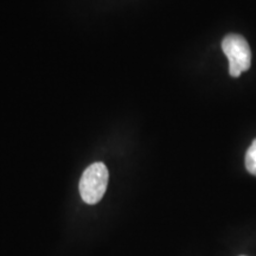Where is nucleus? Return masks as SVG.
I'll list each match as a JSON object with an SVG mask.
<instances>
[{
	"label": "nucleus",
	"instance_id": "1",
	"mask_svg": "<svg viewBox=\"0 0 256 256\" xmlns=\"http://www.w3.org/2000/svg\"><path fill=\"white\" fill-rule=\"evenodd\" d=\"M222 50L229 60V72L232 78H238L250 68L252 50L241 34H226L222 40Z\"/></svg>",
	"mask_w": 256,
	"mask_h": 256
},
{
	"label": "nucleus",
	"instance_id": "2",
	"mask_svg": "<svg viewBox=\"0 0 256 256\" xmlns=\"http://www.w3.org/2000/svg\"><path fill=\"white\" fill-rule=\"evenodd\" d=\"M108 185V170L104 162H95L83 172L80 180V194L87 204L98 203Z\"/></svg>",
	"mask_w": 256,
	"mask_h": 256
},
{
	"label": "nucleus",
	"instance_id": "3",
	"mask_svg": "<svg viewBox=\"0 0 256 256\" xmlns=\"http://www.w3.org/2000/svg\"><path fill=\"white\" fill-rule=\"evenodd\" d=\"M244 164L249 174L256 177V139L252 140L250 147L246 153Z\"/></svg>",
	"mask_w": 256,
	"mask_h": 256
},
{
	"label": "nucleus",
	"instance_id": "4",
	"mask_svg": "<svg viewBox=\"0 0 256 256\" xmlns=\"http://www.w3.org/2000/svg\"><path fill=\"white\" fill-rule=\"evenodd\" d=\"M241 256H244V255H241Z\"/></svg>",
	"mask_w": 256,
	"mask_h": 256
}]
</instances>
